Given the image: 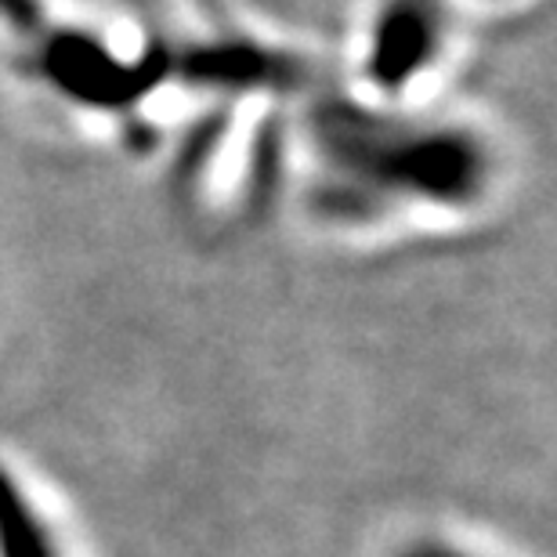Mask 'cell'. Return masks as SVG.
<instances>
[{
    "mask_svg": "<svg viewBox=\"0 0 557 557\" xmlns=\"http://www.w3.org/2000/svg\"><path fill=\"white\" fill-rule=\"evenodd\" d=\"M398 557H471V554H463L456 547H445V543H417V547L403 550Z\"/></svg>",
    "mask_w": 557,
    "mask_h": 557,
    "instance_id": "obj_7",
    "label": "cell"
},
{
    "mask_svg": "<svg viewBox=\"0 0 557 557\" xmlns=\"http://www.w3.org/2000/svg\"><path fill=\"white\" fill-rule=\"evenodd\" d=\"M0 557H62L37 507L8 467H0Z\"/></svg>",
    "mask_w": 557,
    "mask_h": 557,
    "instance_id": "obj_5",
    "label": "cell"
},
{
    "mask_svg": "<svg viewBox=\"0 0 557 557\" xmlns=\"http://www.w3.org/2000/svg\"><path fill=\"white\" fill-rule=\"evenodd\" d=\"M315 141L326 166L322 210L348 221L381 214L395 199L463 207L488 177V152L471 131L395 120L341 98L319 106Z\"/></svg>",
    "mask_w": 557,
    "mask_h": 557,
    "instance_id": "obj_1",
    "label": "cell"
},
{
    "mask_svg": "<svg viewBox=\"0 0 557 557\" xmlns=\"http://www.w3.org/2000/svg\"><path fill=\"white\" fill-rule=\"evenodd\" d=\"M131 4H145V0H131Z\"/></svg>",
    "mask_w": 557,
    "mask_h": 557,
    "instance_id": "obj_8",
    "label": "cell"
},
{
    "mask_svg": "<svg viewBox=\"0 0 557 557\" xmlns=\"http://www.w3.org/2000/svg\"><path fill=\"white\" fill-rule=\"evenodd\" d=\"M442 33L438 0H384L366 48V76L376 84V91H406L438 59Z\"/></svg>",
    "mask_w": 557,
    "mask_h": 557,
    "instance_id": "obj_3",
    "label": "cell"
},
{
    "mask_svg": "<svg viewBox=\"0 0 557 557\" xmlns=\"http://www.w3.org/2000/svg\"><path fill=\"white\" fill-rule=\"evenodd\" d=\"M171 73L185 76L188 84L210 91H261V87H286L297 81V62L283 51L261 48L253 40H218L199 44L171 59Z\"/></svg>",
    "mask_w": 557,
    "mask_h": 557,
    "instance_id": "obj_4",
    "label": "cell"
},
{
    "mask_svg": "<svg viewBox=\"0 0 557 557\" xmlns=\"http://www.w3.org/2000/svg\"><path fill=\"white\" fill-rule=\"evenodd\" d=\"M0 22H8V26L15 33H22L29 44L51 26L48 15H44L40 0H0Z\"/></svg>",
    "mask_w": 557,
    "mask_h": 557,
    "instance_id": "obj_6",
    "label": "cell"
},
{
    "mask_svg": "<svg viewBox=\"0 0 557 557\" xmlns=\"http://www.w3.org/2000/svg\"><path fill=\"white\" fill-rule=\"evenodd\" d=\"M37 70L54 91L95 109H124L171 76V54L156 48L145 59H120L106 40L81 29L48 26L33 40Z\"/></svg>",
    "mask_w": 557,
    "mask_h": 557,
    "instance_id": "obj_2",
    "label": "cell"
}]
</instances>
